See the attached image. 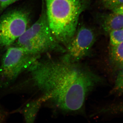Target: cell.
Returning a JSON list of instances; mask_svg holds the SVG:
<instances>
[{"label":"cell","mask_w":123,"mask_h":123,"mask_svg":"<svg viewBox=\"0 0 123 123\" xmlns=\"http://www.w3.org/2000/svg\"><path fill=\"white\" fill-rule=\"evenodd\" d=\"M111 46H115L123 42V27L111 31L109 34Z\"/></svg>","instance_id":"30bf717a"},{"label":"cell","mask_w":123,"mask_h":123,"mask_svg":"<svg viewBox=\"0 0 123 123\" xmlns=\"http://www.w3.org/2000/svg\"><path fill=\"white\" fill-rule=\"evenodd\" d=\"M46 101H47V98L42 96L39 98L31 101L27 104L23 111V116L26 123H34L41 105Z\"/></svg>","instance_id":"ba28073f"},{"label":"cell","mask_w":123,"mask_h":123,"mask_svg":"<svg viewBox=\"0 0 123 123\" xmlns=\"http://www.w3.org/2000/svg\"></svg>","instance_id":"2e32d148"},{"label":"cell","mask_w":123,"mask_h":123,"mask_svg":"<svg viewBox=\"0 0 123 123\" xmlns=\"http://www.w3.org/2000/svg\"><path fill=\"white\" fill-rule=\"evenodd\" d=\"M18 0H0V8L3 10Z\"/></svg>","instance_id":"4fadbf2b"},{"label":"cell","mask_w":123,"mask_h":123,"mask_svg":"<svg viewBox=\"0 0 123 123\" xmlns=\"http://www.w3.org/2000/svg\"><path fill=\"white\" fill-rule=\"evenodd\" d=\"M27 71L47 101L65 112L81 110L88 95L101 81L86 66L63 56L38 60Z\"/></svg>","instance_id":"6da1fadb"},{"label":"cell","mask_w":123,"mask_h":123,"mask_svg":"<svg viewBox=\"0 0 123 123\" xmlns=\"http://www.w3.org/2000/svg\"><path fill=\"white\" fill-rule=\"evenodd\" d=\"M102 6L105 8L112 11L123 5V0H100Z\"/></svg>","instance_id":"8fae6325"},{"label":"cell","mask_w":123,"mask_h":123,"mask_svg":"<svg viewBox=\"0 0 123 123\" xmlns=\"http://www.w3.org/2000/svg\"><path fill=\"white\" fill-rule=\"evenodd\" d=\"M100 24L104 33L109 34L123 27V15L112 11L100 16Z\"/></svg>","instance_id":"52a82bcc"},{"label":"cell","mask_w":123,"mask_h":123,"mask_svg":"<svg viewBox=\"0 0 123 123\" xmlns=\"http://www.w3.org/2000/svg\"><path fill=\"white\" fill-rule=\"evenodd\" d=\"M40 57L39 55L28 53L18 46L9 47L0 64V87L5 88L10 85Z\"/></svg>","instance_id":"3957f363"},{"label":"cell","mask_w":123,"mask_h":123,"mask_svg":"<svg viewBox=\"0 0 123 123\" xmlns=\"http://www.w3.org/2000/svg\"><path fill=\"white\" fill-rule=\"evenodd\" d=\"M58 42L54 37L49 26L44 0H43L42 11L39 18L18 39L17 46L35 42Z\"/></svg>","instance_id":"8992f818"},{"label":"cell","mask_w":123,"mask_h":123,"mask_svg":"<svg viewBox=\"0 0 123 123\" xmlns=\"http://www.w3.org/2000/svg\"><path fill=\"white\" fill-rule=\"evenodd\" d=\"M52 33L66 48L78 27L79 18L89 7L90 0H44Z\"/></svg>","instance_id":"7a4b0ae2"},{"label":"cell","mask_w":123,"mask_h":123,"mask_svg":"<svg viewBox=\"0 0 123 123\" xmlns=\"http://www.w3.org/2000/svg\"><path fill=\"white\" fill-rule=\"evenodd\" d=\"M94 31L85 25L78 27L74 36L66 46L64 56L75 62H78L90 53L95 41Z\"/></svg>","instance_id":"5b68a950"},{"label":"cell","mask_w":123,"mask_h":123,"mask_svg":"<svg viewBox=\"0 0 123 123\" xmlns=\"http://www.w3.org/2000/svg\"><path fill=\"white\" fill-rule=\"evenodd\" d=\"M114 90L118 93H123V67L121 68L117 77Z\"/></svg>","instance_id":"7c38bea8"},{"label":"cell","mask_w":123,"mask_h":123,"mask_svg":"<svg viewBox=\"0 0 123 123\" xmlns=\"http://www.w3.org/2000/svg\"><path fill=\"white\" fill-rule=\"evenodd\" d=\"M113 110L115 112H123V103L115 106Z\"/></svg>","instance_id":"5bb4252c"},{"label":"cell","mask_w":123,"mask_h":123,"mask_svg":"<svg viewBox=\"0 0 123 123\" xmlns=\"http://www.w3.org/2000/svg\"><path fill=\"white\" fill-rule=\"evenodd\" d=\"M111 11L123 15V5L120 6L119 7H117V8Z\"/></svg>","instance_id":"9a60e30c"},{"label":"cell","mask_w":123,"mask_h":123,"mask_svg":"<svg viewBox=\"0 0 123 123\" xmlns=\"http://www.w3.org/2000/svg\"><path fill=\"white\" fill-rule=\"evenodd\" d=\"M30 14L22 10H16L0 18V48L8 47L27 29Z\"/></svg>","instance_id":"277c9868"},{"label":"cell","mask_w":123,"mask_h":123,"mask_svg":"<svg viewBox=\"0 0 123 123\" xmlns=\"http://www.w3.org/2000/svg\"><path fill=\"white\" fill-rule=\"evenodd\" d=\"M110 58L111 61L116 66L123 67V42L115 46H111Z\"/></svg>","instance_id":"9c48e42d"}]
</instances>
